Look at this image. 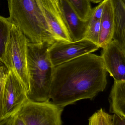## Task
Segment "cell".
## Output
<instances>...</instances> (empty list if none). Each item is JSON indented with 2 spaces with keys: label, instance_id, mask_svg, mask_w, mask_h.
Segmentation results:
<instances>
[{
  "label": "cell",
  "instance_id": "1",
  "mask_svg": "<svg viewBox=\"0 0 125 125\" xmlns=\"http://www.w3.org/2000/svg\"><path fill=\"white\" fill-rule=\"evenodd\" d=\"M107 71L100 56L84 55L54 67L50 98L64 108L83 99L92 100L107 84Z\"/></svg>",
  "mask_w": 125,
  "mask_h": 125
},
{
  "label": "cell",
  "instance_id": "2",
  "mask_svg": "<svg viewBox=\"0 0 125 125\" xmlns=\"http://www.w3.org/2000/svg\"><path fill=\"white\" fill-rule=\"evenodd\" d=\"M8 19L26 37L29 42L47 43L57 42L51 33L39 0H7Z\"/></svg>",
  "mask_w": 125,
  "mask_h": 125
},
{
  "label": "cell",
  "instance_id": "3",
  "mask_svg": "<svg viewBox=\"0 0 125 125\" xmlns=\"http://www.w3.org/2000/svg\"><path fill=\"white\" fill-rule=\"evenodd\" d=\"M47 43L27 44V70L30 90L28 99L36 102L49 101L54 67L49 55Z\"/></svg>",
  "mask_w": 125,
  "mask_h": 125
},
{
  "label": "cell",
  "instance_id": "4",
  "mask_svg": "<svg viewBox=\"0 0 125 125\" xmlns=\"http://www.w3.org/2000/svg\"><path fill=\"white\" fill-rule=\"evenodd\" d=\"M28 40L18 27L12 25L7 45L4 65L8 70L13 71L27 94L30 90L27 70V50Z\"/></svg>",
  "mask_w": 125,
  "mask_h": 125
},
{
  "label": "cell",
  "instance_id": "5",
  "mask_svg": "<svg viewBox=\"0 0 125 125\" xmlns=\"http://www.w3.org/2000/svg\"><path fill=\"white\" fill-rule=\"evenodd\" d=\"M64 109L50 101L36 102L28 99L16 114L26 125H63Z\"/></svg>",
  "mask_w": 125,
  "mask_h": 125
},
{
  "label": "cell",
  "instance_id": "6",
  "mask_svg": "<svg viewBox=\"0 0 125 125\" xmlns=\"http://www.w3.org/2000/svg\"><path fill=\"white\" fill-rule=\"evenodd\" d=\"M100 48L98 45L86 39L76 42L57 41L48 48V55L55 67L86 54L92 53Z\"/></svg>",
  "mask_w": 125,
  "mask_h": 125
},
{
  "label": "cell",
  "instance_id": "7",
  "mask_svg": "<svg viewBox=\"0 0 125 125\" xmlns=\"http://www.w3.org/2000/svg\"><path fill=\"white\" fill-rule=\"evenodd\" d=\"M27 100L25 89L13 71L9 70L4 88L2 120L13 117Z\"/></svg>",
  "mask_w": 125,
  "mask_h": 125
},
{
  "label": "cell",
  "instance_id": "8",
  "mask_svg": "<svg viewBox=\"0 0 125 125\" xmlns=\"http://www.w3.org/2000/svg\"><path fill=\"white\" fill-rule=\"evenodd\" d=\"M102 49L100 56L107 72L114 81H125V49L112 40Z\"/></svg>",
  "mask_w": 125,
  "mask_h": 125
},
{
  "label": "cell",
  "instance_id": "9",
  "mask_svg": "<svg viewBox=\"0 0 125 125\" xmlns=\"http://www.w3.org/2000/svg\"><path fill=\"white\" fill-rule=\"evenodd\" d=\"M44 15L57 41L71 42L58 1L39 0Z\"/></svg>",
  "mask_w": 125,
  "mask_h": 125
},
{
  "label": "cell",
  "instance_id": "10",
  "mask_svg": "<svg viewBox=\"0 0 125 125\" xmlns=\"http://www.w3.org/2000/svg\"><path fill=\"white\" fill-rule=\"evenodd\" d=\"M58 3L71 42L85 39L87 21L79 18L67 0H59Z\"/></svg>",
  "mask_w": 125,
  "mask_h": 125
},
{
  "label": "cell",
  "instance_id": "11",
  "mask_svg": "<svg viewBox=\"0 0 125 125\" xmlns=\"http://www.w3.org/2000/svg\"><path fill=\"white\" fill-rule=\"evenodd\" d=\"M113 9L112 40L125 49V0H110Z\"/></svg>",
  "mask_w": 125,
  "mask_h": 125
},
{
  "label": "cell",
  "instance_id": "12",
  "mask_svg": "<svg viewBox=\"0 0 125 125\" xmlns=\"http://www.w3.org/2000/svg\"><path fill=\"white\" fill-rule=\"evenodd\" d=\"M114 31L113 9L110 0H106L101 20L98 45L103 48L112 40Z\"/></svg>",
  "mask_w": 125,
  "mask_h": 125
},
{
  "label": "cell",
  "instance_id": "13",
  "mask_svg": "<svg viewBox=\"0 0 125 125\" xmlns=\"http://www.w3.org/2000/svg\"><path fill=\"white\" fill-rule=\"evenodd\" d=\"M110 112L125 116V81H114L109 96Z\"/></svg>",
  "mask_w": 125,
  "mask_h": 125
},
{
  "label": "cell",
  "instance_id": "14",
  "mask_svg": "<svg viewBox=\"0 0 125 125\" xmlns=\"http://www.w3.org/2000/svg\"><path fill=\"white\" fill-rule=\"evenodd\" d=\"M12 25L8 18L0 15V62L4 65L6 48Z\"/></svg>",
  "mask_w": 125,
  "mask_h": 125
},
{
  "label": "cell",
  "instance_id": "15",
  "mask_svg": "<svg viewBox=\"0 0 125 125\" xmlns=\"http://www.w3.org/2000/svg\"><path fill=\"white\" fill-rule=\"evenodd\" d=\"M79 18L82 21H88L92 8L89 0H67Z\"/></svg>",
  "mask_w": 125,
  "mask_h": 125
},
{
  "label": "cell",
  "instance_id": "16",
  "mask_svg": "<svg viewBox=\"0 0 125 125\" xmlns=\"http://www.w3.org/2000/svg\"><path fill=\"white\" fill-rule=\"evenodd\" d=\"M8 72V69L4 65H0V123L3 120L4 88Z\"/></svg>",
  "mask_w": 125,
  "mask_h": 125
},
{
  "label": "cell",
  "instance_id": "17",
  "mask_svg": "<svg viewBox=\"0 0 125 125\" xmlns=\"http://www.w3.org/2000/svg\"><path fill=\"white\" fill-rule=\"evenodd\" d=\"M101 20L87 27L85 38L91 41L98 45L100 28Z\"/></svg>",
  "mask_w": 125,
  "mask_h": 125
},
{
  "label": "cell",
  "instance_id": "18",
  "mask_svg": "<svg viewBox=\"0 0 125 125\" xmlns=\"http://www.w3.org/2000/svg\"><path fill=\"white\" fill-rule=\"evenodd\" d=\"M105 2L106 0H103L97 6L92 8L90 17L87 21V27L101 20Z\"/></svg>",
  "mask_w": 125,
  "mask_h": 125
},
{
  "label": "cell",
  "instance_id": "19",
  "mask_svg": "<svg viewBox=\"0 0 125 125\" xmlns=\"http://www.w3.org/2000/svg\"><path fill=\"white\" fill-rule=\"evenodd\" d=\"M97 125H112V116L101 108L95 112Z\"/></svg>",
  "mask_w": 125,
  "mask_h": 125
},
{
  "label": "cell",
  "instance_id": "20",
  "mask_svg": "<svg viewBox=\"0 0 125 125\" xmlns=\"http://www.w3.org/2000/svg\"><path fill=\"white\" fill-rule=\"evenodd\" d=\"M112 125H125V116L114 114L112 116Z\"/></svg>",
  "mask_w": 125,
  "mask_h": 125
},
{
  "label": "cell",
  "instance_id": "21",
  "mask_svg": "<svg viewBox=\"0 0 125 125\" xmlns=\"http://www.w3.org/2000/svg\"><path fill=\"white\" fill-rule=\"evenodd\" d=\"M11 125H26L23 120L17 114L12 117Z\"/></svg>",
  "mask_w": 125,
  "mask_h": 125
},
{
  "label": "cell",
  "instance_id": "22",
  "mask_svg": "<svg viewBox=\"0 0 125 125\" xmlns=\"http://www.w3.org/2000/svg\"><path fill=\"white\" fill-rule=\"evenodd\" d=\"M88 125H97L96 113H95L89 119Z\"/></svg>",
  "mask_w": 125,
  "mask_h": 125
},
{
  "label": "cell",
  "instance_id": "23",
  "mask_svg": "<svg viewBox=\"0 0 125 125\" xmlns=\"http://www.w3.org/2000/svg\"><path fill=\"white\" fill-rule=\"evenodd\" d=\"M12 117H10L8 119H5L2 120L0 123V125H11Z\"/></svg>",
  "mask_w": 125,
  "mask_h": 125
},
{
  "label": "cell",
  "instance_id": "24",
  "mask_svg": "<svg viewBox=\"0 0 125 125\" xmlns=\"http://www.w3.org/2000/svg\"><path fill=\"white\" fill-rule=\"evenodd\" d=\"M90 2H92L94 3H99L103 0H89Z\"/></svg>",
  "mask_w": 125,
  "mask_h": 125
},
{
  "label": "cell",
  "instance_id": "25",
  "mask_svg": "<svg viewBox=\"0 0 125 125\" xmlns=\"http://www.w3.org/2000/svg\"><path fill=\"white\" fill-rule=\"evenodd\" d=\"M56 0L58 2V1L59 0Z\"/></svg>",
  "mask_w": 125,
  "mask_h": 125
}]
</instances>
